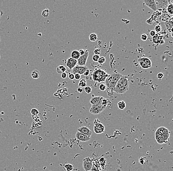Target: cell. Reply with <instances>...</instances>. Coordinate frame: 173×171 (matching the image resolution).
<instances>
[{
    "label": "cell",
    "mask_w": 173,
    "mask_h": 171,
    "mask_svg": "<svg viewBox=\"0 0 173 171\" xmlns=\"http://www.w3.org/2000/svg\"><path fill=\"white\" fill-rule=\"evenodd\" d=\"M64 168L66 171H73V166L72 164H66L64 165Z\"/></svg>",
    "instance_id": "cell-23"
},
{
    "label": "cell",
    "mask_w": 173,
    "mask_h": 171,
    "mask_svg": "<svg viewBox=\"0 0 173 171\" xmlns=\"http://www.w3.org/2000/svg\"><path fill=\"white\" fill-rule=\"evenodd\" d=\"M74 78L76 80H79L81 79V75L78 74H74Z\"/></svg>",
    "instance_id": "cell-39"
},
{
    "label": "cell",
    "mask_w": 173,
    "mask_h": 171,
    "mask_svg": "<svg viewBox=\"0 0 173 171\" xmlns=\"http://www.w3.org/2000/svg\"><path fill=\"white\" fill-rule=\"evenodd\" d=\"M104 171V170H101V171Z\"/></svg>",
    "instance_id": "cell-46"
},
{
    "label": "cell",
    "mask_w": 173,
    "mask_h": 171,
    "mask_svg": "<svg viewBox=\"0 0 173 171\" xmlns=\"http://www.w3.org/2000/svg\"><path fill=\"white\" fill-rule=\"evenodd\" d=\"M85 51V54L82 56H80L79 59L77 60L78 65L80 66H86L87 58L89 55V51L88 49H86Z\"/></svg>",
    "instance_id": "cell-5"
},
{
    "label": "cell",
    "mask_w": 173,
    "mask_h": 171,
    "mask_svg": "<svg viewBox=\"0 0 173 171\" xmlns=\"http://www.w3.org/2000/svg\"><path fill=\"white\" fill-rule=\"evenodd\" d=\"M159 35H155L153 37V38H152V41H153V42L154 43H158L159 41H160V40H159Z\"/></svg>",
    "instance_id": "cell-26"
},
{
    "label": "cell",
    "mask_w": 173,
    "mask_h": 171,
    "mask_svg": "<svg viewBox=\"0 0 173 171\" xmlns=\"http://www.w3.org/2000/svg\"><path fill=\"white\" fill-rule=\"evenodd\" d=\"M138 62H139V63L140 66H141L142 68L144 69H148L150 68L148 66V65L144 63V62H143L140 61V60H138Z\"/></svg>",
    "instance_id": "cell-25"
},
{
    "label": "cell",
    "mask_w": 173,
    "mask_h": 171,
    "mask_svg": "<svg viewBox=\"0 0 173 171\" xmlns=\"http://www.w3.org/2000/svg\"><path fill=\"white\" fill-rule=\"evenodd\" d=\"M30 113H31L32 116H36V115H38V114L39 112L36 108H32L31 110V111H30Z\"/></svg>",
    "instance_id": "cell-28"
},
{
    "label": "cell",
    "mask_w": 173,
    "mask_h": 171,
    "mask_svg": "<svg viewBox=\"0 0 173 171\" xmlns=\"http://www.w3.org/2000/svg\"><path fill=\"white\" fill-rule=\"evenodd\" d=\"M80 57V55L79 54V51L75 50V51H72L71 53V58H73L74 59L78 60L79 59Z\"/></svg>",
    "instance_id": "cell-17"
},
{
    "label": "cell",
    "mask_w": 173,
    "mask_h": 171,
    "mask_svg": "<svg viewBox=\"0 0 173 171\" xmlns=\"http://www.w3.org/2000/svg\"><path fill=\"white\" fill-rule=\"evenodd\" d=\"M118 106L120 110H123L126 107V103L123 101H121L118 103Z\"/></svg>",
    "instance_id": "cell-20"
},
{
    "label": "cell",
    "mask_w": 173,
    "mask_h": 171,
    "mask_svg": "<svg viewBox=\"0 0 173 171\" xmlns=\"http://www.w3.org/2000/svg\"><path fill=\"white\" fill-rule=\"evenodd\" d=\"M173 4H170L167 7V11L171 15H173Z\"/></svg>",
    "instance_id": "cell-27"
},
{
    "label": "cell",
    "mask_w": 173,
    "mask_h": 171,
    "mask_svg": "<svg viewBox=\"0 0 173 171\" xmlns=\"http://www.w3.org/2000/svg\"><path fill=\"white\" fill-rule=\"evenodd\" d=\"M61 77L63 79H66L67 78V74L66 73H64L63 74H61Z\"/></svg>",
    "instance_id": "cell-42"
},
{
    "label": "cell",
    "mask_w": 173,
    "mask_h": 171,
    "mask_svg": "<svg viewBox=\"0 0 173 171\" xmlns=\"http://www.w3.org/2000/svg\"><path fill=\"white\" fill-rule=\"evenodd\" d=\"M30 75L33 79H38L40 77V74L38 71L34 70L32 72Z\"/></svg>",
    "instance_id": "cell-19"
},
{
    "label": "cell",
    "mask_w": 173,
    "mask_h": 171,
    "mask_svg": "<svg viewBox=\"0 0 173 171\" xmlns=\"http://www.w3.org/2000/svg\"><path fill=\"white\" fill-rule=\"evenodd\" d=\"M93 162L89 157H87L83 160V167L85 171H91L93 166Z\"/></svg>",
    "instance_id": "cell-6"
},
{
    "label": "cell",
    "mask_w": 173,
    "mask_h": 171,
    "mask_svg": "<svg viewBox=\"0 0 173 171\" xmlns=\"http://www.w3.org/2000/svg\"><path fill=\"white\" fill-rule=\"evenodd\" d=\"M77 131L86 135L87 137L89 138H91L92 135V132L91 130L86 126H81L80 128H78Z\"/></svg>",
    "instance_id": "cell-9"
},
{
    "label": "cell",
    "mask_w": 173,
    "mask_h": 171,
    "mask_svg": "<svg viewBox=\"0 0 173 171\" xmlns=\"http://www.w3.org/2000/svg\"><path fill=\"white\" fill-rule=\"evenodd\" d=\"M3 15V13H2V11H1V9H0V18H1Z\"/></svg>",
    "instance_id": "cell-45"
},
{
    "label": "cell",
    "mask_w": 173,
    "mask_h": 171,
    "mask_svg": "<svg viewBox=\"0 0 173 171\" xmlns=\"http://www.w3.org/2000/svg\"><path fill=\"white\" fill-rule=\"evenodd\" d=\"M84 90L87 94H90L92 91V88L90 86H86L84 88Z\"/></svg>",
    "instance_id": "cell-31"
},
{
    "label": "cell",
    "mask_w": 173,
    "mask_h": 171,
    "mask_svg": "<svg viewBox=\"0 0 173 171\" xmlns=\"http://www.w3.org/2000/svg\"><path fill=\"white\" fill-rule=\"evenodd\" d=\"M157 9L162 8L165 6L168 5L169 3L168 1H155Z\"/></svg>",
    "instance_id": "cell-14"
},
{
    "label": "cell",
    "mask_w": 173,
    "mask_h": 171,
    "mask_svg": "<svg viewBox=\"0 0 173 171\" xmlns=\"http://www.w3.org/2000/svg\"><path fill=\"white\" fill-rule=\"evenodd\" d=\"M89 39L91 42H95L97 40V36L95 33H91V34L89 35Z\"/></svg>",
    "instance_id": "cell-21"
},
{
    "label": "cell",
    "mask_w": 173,
    "mask_h": 171,
    "mask_svg": "<svg viewBox=\"0 0 173 171\" xmlns=\"http://www.w3.org/2000/svg\"><path fill=\"white\" fill-rule=\"evenodd\" d=\"M101 104L106 108H107V106H110V104L111 105L112 103H111V102L110 100V99H108V98H104V99H103L102 102Z\"/></svg>",
    "instance_id": "cell-18"
},
{
    "label": "cell",
    "mask_w": 173,
    "mask_h": 171,
    "mask_svg": "<svg viewBox=\"0 0 173 171\" xmlns=\"http://www.w3.org/2000/svg\"><path fill=\"white\" fill-rule=\"evenodd\" d=\"M87 68L86 66H80L76 65L74 68L72 69V73L73 74H78L80 75H82L84 72L87 70Z\"/></svg>",
    "instance_id": "cell-8"
},
{
    "label": "cell",
    "mask_w": 173,
    "mask_h": 171,
    "mask_svg": "<svg viewBox=\"0 0 173 171\" xmlns=\"http://www.w3.org/2000/svg\"><path fill=\"white\" fill-rule=\"evenodd\" d=\"M68 78L70 79L71 80H73V79H75L74 78V74H72V73H70L68 74Z\"/></svg>",
    "instance_id": "cell-37"
},
{
    "label": "cell",
    "mask_w": 173,
    "mask_h": 171,
    "mask_svg": "<svg viewBox=\"0 0 173 171\" xmlns=\"http://www.w3.org/2000/svg\"><path fill=\"white\" fill-rule=\"evenodd\" d=\"M141 40L143 41H146L148 39V36L146 34H142L141 36Z\"/></svg>",
    "instance_id": "cell-34"
},
{
    "label": "cell",
    "mask_w": 173,
    "mask_h": 171,
    "mask_svg": "<svg viewBox=\"0 0 173 171\" xmlns=\"http://www.w3.org/2000/svg\"><path fill=\"white\" fill-rule=\"evenodd\" d=\"M75 137H76V138L77 140H79V141H81V142H86L89 141L91 140V138L87 137L86 135L81 133L78 131L76 133Z\"/></svg>",
    "instance_id": "cell-11"
},
{
    "label": "cell",
    "mask_w": 173,
    "mask_h": 171,
    "mask_svg": "<svg viewBox=\"0 0 173 171\" xmlns=\"http://www.w3.org/2000/svg\"><path fill=\"white\" fill-rule=\"evenodd\" d=\"M122 76L123 75L119 73H113L110 75H108L105 81V85L107 87L108 91H109V92H114L113 90L116 84Z\"/></svg>",
    "instance_id": "cell-2"
},
{
    "label": "cell",
    "mask_w": 173,
    "mask_h": 171,
    "mask_svg": "<svg viewBox=\"0 0 173 171\" xmlns=\"http://www.w3.org/2000/svg\"><path fill=\"white\" fill-rule=\"evenodd\" d=\"M129 81L128 77L122 76L116 84L113 91L118 94H123L129 90Z\"/></svg>",
    "instance_id": "cell-1"
},
{
    "label": "cell",
    "mask_w": 173,
    "mask_h": 171,
    "mask_svg": "<svg viewBox=\"0 0 173 171\" xmlns=\"http://www.w3.org/2000/svg\"><path fill=\"white\" fill-rule=\"evenodd\" d=\"M164 77V75L161 73H159L158 74H157V78L158 79H162Z\"/></svg>",
    "instance_id": "cell-36"
},
{
    "label": "cell",
    "mask_w": 173,
    "mask_h": 171,
    "mask_svg": "<svg viewBox=\"0 0 173 171\" xmlns=\"http://www.w3.org/2000/svg\"><path fill=\"white\" fill-rule=\"evenodd\" d=\"M100 57L99 55H95L94 54L92 57V60H93V61L95 62H97L98 61L99 58Z\"/></svg>",
    "instance_id": "cell-32"
},
{
    "label": "cell",
    "mask_w": 173,
    "mask_h": 171,
    "mask_svg": "<svg viewBox=\"0 0 173 171\" xmlns=\"http://www.w3.org/2000/svg\"><path fill=\"white\" fill-rule=\"evenodd\" d=\"M138 60L141 61L143 62L144 63H145L150 68H151L152 66V63L151 60L148 58L146 57H143L140 58H139Z\"/></svg>",
    "instance_id": "cell-15"
},
{
    "label": "cell",
    "mask_w": 173,
    "mask_h": 171,
    "mask_svg": "<svg viewBox=\"0 0 173 171\" xmlns=\"http://www.w3.org/2000/svg\"><path fill=\"white\" fill-rule=\"evenodd\" d=\"M93 52H94V53H95V55H99L101 53V49H95Z\"/></svg>",
    "instance_id": "cell-35"
},
{
    "label": "cell",
    "mask_w": 173,
    "mask_h": 171,
    "mask_svg": "<svg viewBox=\"0 0 173 171\" xmlns=\"http://www.w3.org/2000/svg\"><path fill=\"white\" fill-rule=\"evenodd\" d=\"M0 59H1V56H0Z\"/></svg>",
    "instance_id": "cell-47"
},
{
    "label": "cell",
    "mask_w": 173,
    "mask_h": 171,
    "mask_svg": "<svg viewBox=\"0 0 173 171\" xmlns=\"http://www.w3.org/2000/svg\"><path fill=\"white\" fill-rule=\"evenodd\" d=\"M91 171H97V168H96V166L93 165V166H92V167H91Z\"/></svg>",
    "instance_id": "cell-43"
},
{
    "label": "cell",
    "mask_w": 173,
    "mask_h": 171,
    "mask_svg": "<svg viewBox=\"0 0 173 171\" xmlns=\"http://www.w3.org/2000/svg\"><path fill=\"white\" fill-rule=\"evenodd\" d=\"M77 91L79 93H81L83 92V89H82V88H80V87H79V88H77Z\"/></svg>",
    "instance_id": "cell-44"
},
{
    "label": "cell",
    "mask_w": 173,
    "mask_h": 171,
    "mask_svg": "<svg viewBox=\"0 0 173 171\" xmlns=\"http://www.w3.org/2000/svg\"><path fill=\"white\" fill-rule=\"evenodd\" d=\"M105 108L101 104L97 105H92L91 108L89 109V112L90 113L94 114L97 115L103 112Z\"/></svg>",
    "instance_id": "cell-4"
},
{
    "label": "cell",
    "mask_w": 173,
    "mask_h": 171,
    "mask_svg": "<svg viewBox=\"0 0 173 171\" xmlns=\"http://www.w3.org/2000/svg\"><path fill=\"white\" fill-rule=\"evenodd\" d=\"M89 73H90V70L87 69V70H86V71L84 72L83 75H84V76H85V77H87V76L89 75Z\"/></svg>",
    "instance_id": "cell-38"
},
{
    "label": "cell",
    "mask_w": 173,
    "mask_h": 171,
    "mask_svg": "<svg viewBox=\"0 0 173 171\" xmlns=\"http://www.w3.org/2000/svg\"><path fill=\"white\" fill-rule=\"evenodd\" d=\"M66 66L68 68L72 70V69L74 68V67L77 65V60L74 59L72 58H68L66 62Z\"/></svg>",
    "instance_id": "cell-12"
},
{
    "label": "cell",
    "mask_w": 173,
    "mask_h": 171,
    "mask_svg": "<svg viewBox=\"0 0 173 171\" xmlns=\"http://www.w3.org/2000/svg\"><path fill=\"white\" fill-rule=\"evenodd\" d=\"M155 35H156V32H155L154 30H152V31L150 32V36H152V37L154 36Z\"/></svg>",
    "instance_id": "cell-41"
},
{
    "label": "cell",
    "mask_w": 173,
    "mask_h": 171,
    "mask_svg": "<svg viewBox=\"0 0 173 171\" xmlns=\"http://www.w3.org/2000/svg\"><path fill=\"white\" fill-rule=\"evenodd\" d=\"M161 30H162L161 27L159 25H157L155 26V27H154V31H155V32H156L158 33L160 32L161 31Z\"/></svg>",
    "instance_id": "cell-33"
},
{
    "label": "cell",
    "mask_w": 173,
    "mask_h": 171,
    "mask_svg": "<svg viewBox=\"0 0 173 171\" xmlns=\"http://www.w3.org/2000/svg\"><path fill=\"white\" fill-rule=\"evenodd\" d=\"M93 130L95 133L97 134L103 133L105 131V127L103 124L99 122H96L94 121V127Z\"/></svg>",
    "instance_id": "cell-7"
},
{
    "label": "cell",
    "mask_w": 173,
    "mask_h": 171,
    "mask_svg": "<svg viewBox=\"0 0 173 171\" xmlns=\"http://www.w3.org/2000/svg\"><path fill=\"white\" fill-rule=\"evenodd\" d=\"M144 3L145 5L154 11H157L156 4L154 0H144Z\"/></svg>",
    "instance_id": "cell-10"
},
{
    "label": "cell",
    "mask_w": 173,
    "mask_h": 171,
    "mask_svg": "<svg viewBox=\"0 0 173 171\" xmlns=\"http://www.w3.org/2000/svg\"><path fill=\"white\" fill-rule=\"evenodd\" d=\"M49 15V9H44L41 13V15L45 18H46L48 17Z\"/></svg>",
    "instance_id": "cell-24"
},
{
    "label": "cell",
    "mask_w": 173,
    "mask_h": 171,
    "mask_svg": "<svg viewBox=\"0 0 173 171\" xmlns=\"http://www.w3.org/2000/svg\"><path fill=\"white\" fill-rule=\"evenodd\" d=\"M105 58L104 57H100L99 58V59H98V61L97 62H98L99 64L102 65V64H103L105 62Z\"/></svg>",
    "instance_id": "cell-29"
},
{
    "label": "cell",
    "mask_w": 173,
    "mask_h": 171,
    "mask_svg": "<svg viewBox=\"0 0 173 171\" xmlns=\"http://www.w3.org/2000/svg\"><path fill=\"white\" fill-rule=\"evenodd\" d=\"M66 71V67L64 65H60L56 69V72L58 74H62L65 73Z\"/></svg>",
    "instance_id": "cell-16"
},
{
    "label": "cell",
    "mask_w": 173,
    "mask_h": 171,
    "mask_svg": "<svg viewBox=\"0 0 173 171\" xmlns=\"http://www.w3.org/2000/svg\"><path fill=\"white\" fill-rule=\"evenodd\" d=\"M108 75H109L107 74L105 71L100 69H98L93 72L92 77L94 81L98 83H100L105 82Z\"/></svg>",
    "instance_id": "cell-3"
},
{
    "label": "cell",
    "mask_w": 173,
    "mask_h": 171,
    "mask_svg": "<svg viewBox=\"0 0 173 171\" xmlns=\"http://www.w3.org/2000/svg\"><path fill=\"white\" fill-rule=\"evenodd\" d=\"M104 98L102 96H95L93 97L91 100H90V103L92 105H97L101 104Z\"/></svg>",
    "instance_id": "cell-13"
},
{
    "label": "cell",
    "mask_w": 173,
    "mask_h": 171,
    "mask_svg": "<svg viewBox=\"0 0 173 171\" xmlns=\"http://www.w3.org/2000/svg\"><path fill=\"white\" fill-rule=\"evenodd\" d=\"M85 51H84L83 49H80L79 51V54L80 55V56H82L85 54Z\"/></svg>",
    "instance_id": "cell-40"
},
{
    "label": "cell",
    "mask_w": 173,
    "mask_h": 171,
    "mask_svg": "<svg viewBox=\"0 0 173 171\" xmlns=\"http://www.w3.org/2000/svg\"><path fill=\"white\" fill-rule=\"evenodd\" d=\"M78 86L81 87H85L87 86V81L85 79H81L78 83Z\"/></svg>",
    "instance_id": "cell-22"
},
{
    "label": "cell",
    "mask_w": 173,
    "mask_h": 171,
    "mask_svg": "<svg viewBox=\"0 0 173 171\" xmlns=\"http://www.w3.org/2000/svg\"><path fill=\"white\" fill-rule=\"evenodd\" d=\"M99 88L100 91H104L106 90H107V87H106V85L104 83H101L99 85Z\"/></svg>",
    "instance_id": "cell-30"
}]
</instances>
